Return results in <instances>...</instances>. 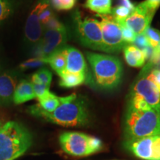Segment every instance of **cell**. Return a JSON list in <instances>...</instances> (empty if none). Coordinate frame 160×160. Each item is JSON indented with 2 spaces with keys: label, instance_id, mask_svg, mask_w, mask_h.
<instances>
[{
  "label": "cell",
  "instance_id": "obj_1",
  "mask_svg": "<svg viewBox=\"0 0 160 160\" xmlns=\"http://www.w3.org/2000/svg\"><path fill=\"white\" fill-rule=\"evenodd\" d=\"M28 112L36 117L65 127L84 126L88 123L89 120L85 100L76 93L60 97V105L51 113L44 111L38 104L30 106Z\"/></svg>",
  "mask_w": 160,
  "mask_h": 160
},
{
  "label": "cell",
  "instance_id": "obj_2",
  "mask_svg": "<svg viewBox=\"0 0 160 160\" xmlns=\"http://www.w3.org/2000/svg\"><path fill=\"white\" fill-rule=\"evenodd\" d=\"M124 135L125 140L160 135V113L153 108L139 110L128 105Z\"/></svg>",
  "mask_w": 160,
  "mask_h": 160
},
{
  "label": "cell",
  "instance_id": "obj_3",
  "mask_svg": "<svg viewBox=\"0 0 160 160\" xmlns=\"http://www.w3.org/2000/svg\"><path fill=\"white\" fill-rule=\"evenodd\" d=\"M86 57L93 71L94 85L106 91H111L119 85L123 68L118 58L91 52H87Z\"/></svg>",
  "mask_w": 160,
  "mask_h": 160
},
{
  "label": "cell",
  "instance_id": "obj_4",
  "mask_svg": "<svg viewBox=\"0 0 160 160\" xmlns=\"http://www.w3.org/2000/svg\"><path fill=\"white\" fill-rule=\"evenodd\" d=\"M32 135L25 126L10 121L0 127V160L17 159L32 145Z\"/></svg>",
  "mask_w": 160,
  "mask_h": 160
},
{
  "label": "cell",
  "instance_id": "obj_5",
  "mask_svg": "<svg viewBox=\"0 0 160 160\" xmlns=\"http://www.w3.org/2000/svg\"><path fill=\"white\" fill-rule=\"evenodd\" d=\"M59 140L63 151L73 157H87L102 148L99 139L80 132H64L60 134Z\"/></svg>",
  "mask_w": 160,
  "mask_h": 160
},
{
  "label": "cell",
  "instance_id": "obj_6",
  "mask_svg": "<svg viewBox=\"0 0 160 160\" xmlns=\"http://www.w3.org/2000/svg\"><path fill=\"white\" fill-rule=\"evenodd\" d=\"M76 31L80 42L85 47L102 51V33L100 22L92 18L82 19L79 12L74 15Z\"/></svg>",
  "mask_w": 160,
  "mask_h": 160
},
{
  "label": "cell",
  "instance_id": "obj_7",
  "mask_svg": "<svg viewBox=\"0 0 160 160\" xmlns=\"http://www.w3.org/2000/svg\"><path fill=\"white\" fill-rule=\"evenodd\" d=\"M98 16L102 19L100 24L102 33V51L108 53H119L129 45L123 39L121 25L111 14Z\"/></svg>",
  "mask_w": 160,
  "mask_h": 160
},
{
  "label": "cell",
  "instance_id": "obj_8",
  "mask_svg": "<svg viewBox=\"0 0 160 160\" xmlns=\"http://www.w3.org/2000/svg\"><path fill=\"white\" fill-rule=\"evenodd\" d=\"M159 5L151 0H145L135 6L134 10L125 19L118 22L131 28L137 35L145 33L150 27L157 10Z\"/></svg>",
  "mask_w": 160,
  "mask_h": 160
},
{
  "label": "cell",
  "instance_id": "obj_9",
  "mask_svg": "<svg viewBox=\"0 0 160 160\" xmlns=\"http://www.w3.org/2000/svg\"><path fill=\"white\" fill-rule=\"evenodd\" d=\"M125 148L144 160H160V135L125 140Z\"/></svg>",
  "mask_w": 160,
  "mask_h": 160
},
{
  "label": "cell",
  "instance_id": "obj_10",
  "mask_svg": "<svg viewBox=\"0 0 160 160\" xmlns=\"http://www.w3.org/2000/svg\"><path fill=\"white\" fill-rule=\"evenodd\" d=\"M137 82L132 87L130 96L143 99L150 107L160 113V91L148 77L142 72Z\"/></svg>",
  "mask_w": 160,
  "mask_h": 160
},
{
  "label": "cell",
  "instance_id": "obj_11",
  "mask_svg": "<svg viewBox=\"0 0 160 160\" xmlns=\"http://www.w3.org/2000/svg\"><path fill=\"white\" fill-rule=\"evenodd\" d=\"M68 41L66 28L59 30H44L39 46L37 48L39 57L48 58L53 53L62 49Z\"/></svg>",
  "mask_w": 160,
  "mask_h": 160
},
{
  "label": "cell",
  "instance_id": "obj_12",
  "mask_svg": "<svg viewBox=\"0 0 160 160\" xmlns=\"http://www.w3.org/2000/svg\"><path fill=\"white\" fill-rule=\"evenodd\" d=\"M49 2V0H39L28 15L25 24V35L26 40L30 45L36 46L41 42L44 27L39 20V15Z\"/></svg>",
  "mask_w": 160,
  "mask_h": 160
},
{
  "label": "cell",
  "instance_id": "obj_13",
  "mask_svg": "<svg viewBox=\"0 0 160 160\" xmlns=\"http://www.w3.org/2000/svg\"><path fill=\"white\" fill-rule=\"evenodd\" d=\"M66 58L67 64L65 72L85 75L88 79V83L94 84L89 74L85 58L79 50L75 48L66 46Z\"/></svg>",
  "mask_w": 160,
  "mask_h": 160
},
{
  "label": "cell",
  "instance_id": "obj_14",
  "mask_svg": "<svg viewBox=\"0 0 160 160\" xmlns=\"http://www.w3.org/2000/svg\"><path fill=\"white\" fill-rule=\"evenodd\" d=\"M17 81L13 76L8 73L0 75V105L8 106L13 102V95Z\"/></svg>",
  "mask_w": 160,
  "mask_h": 160
},
{
  "label": "cell",
  "instance_id": "obj_15",
  "mask_svg": "<svg viewBox=\"0 0 160 160\" xmlns=\"http://www.w3.org/2000/svg\"><path fill=\"white\" fill-rule=\"evenodd\" d=\"M35 98L36 95L31 82L22 80L16 87L13 95V102L16 105H20Z\"/></svg>",
  "mask_w": 160,
  "mask_h": 160
},
{
  "label": "cell",
  "instance_id": "obj_16",
  "mask_svg": "<svg viewBox=\"0 0 160 160\" xmlns=\"http://www.w3.org/2000/svg\"><path fill=\"white\" fill-rule=\"evenodd\" d=\"M123 51L126 62L130 66L140 68L145 65V60L147 59L145 52L136 45L129 44L124 48Z\"/></svg>",
  "mask_w": 160,
  "mask_h": 160
},
{
  "label": "cell",
  "instance_id": "obj_17",
  "mask_svg": "<svg viewBox=\"0 0 160 160\" xmlns=\"http://www.w3.org/2000/svg\"><path fill=\"white\" fill-rule=\"evenodd\" d=\"M67 46V45H66ZM66 46L62 49L59 50L50 57L45 58L47 63L49 64L52 69L61 77L65 72L66 64H67V58H66Z\"/></svg>",
  "mask_w": 160,
  "mask_h": 160
},
{
  "label": "cell",
  "instance_id": "obj_18",
  "mask_svg": "<svg viewBox=\"0 0 160 160\" xmlns=\"http://www.w3.org/2000/svg\"><path fill=\"white\" fill-rule=\"evenodd\" d=\"M85 82H88V79L85 75L65 72L60 77L59 85L65 88H75L81 85Z\"/></svg>",
  "mask_w": 160,
  "mask_h": 160
},
{
  "label": "cell",
  "instance_id": "obj_19",
  "mask_svg": "<svg viewBox=\"0 0 160 160\" xmlns=\"http://www.w3.org/2000/svg\"><path fill=\"white\" fill-rule=\"evenodd\" d=\"M85 6L99 15H108L112 11L111 0H86Z\"/></svg>",
  "mask_w": 160,
  "mask_h": 160
},
{
  "label": "cell",
  "instance_id": "obj_20",
  "mask_svg": "<svg viewBox=\"0 0 160 160\" xmlns=\"http://www.w3.org/2000/svg\"><path fill=\"white\" fill-rule=\"evenodd\" d=\"M38 105L44 111L51 113L54 111L60 105V97L50 92L47 97L39 100Z\"/></svg>",
  "mask_w": 160,
  "mask_h": 160
},
{
  "label": "cell",
  "instance_id": "obj_21",
  "mask_svg": "<svg viewBox=\"0 0 160 160\" xmlns=\"http://www.w3.org/2000/svg\"><path fill=\"white\" fill-rule=\"evenodd\" d=\"M52 80V73L47 68H42L32 76L31 82L43 84L50 87Z\"/></svg>",
  "mask_w": 160,
  "mask_h": 160
},
{
  "label": "cell",
  "instance_id": "obj_22",
  "mask_svg": "<svg viewBox=\"0 0 160 160\" xmlns=\"http://www.w3.org/2000/svg\"><path fill=\"white\" fill-rule=\"evenodd\" d=\"M14 9L13 0H0V24L11 17Z\"/></svg>",
  "mask_w": 160,
  "mask_h": 160
},
{
  "label": "cell",
  "instance_id": "obj_23",
  "mask_svg": "<svg viewBox=\"0 0 160 160\" xmlns=\"http://www.w3.org/2000/svg\"><path fill=\"white\" fill-rule=\"evenodd\" d=\"M47 63V60L43 57H34L29 59L26 61L23 62L19 65V68L22 71H25L28 69L37 68L45 65Z\"/></svg>",
  "mask_w": 160,
  "mask_h": 160
},
{
  "label": "cell",
  "instance_id": "obj_24",
  "mask_svg": "<svg viewBox=\"0 0 160 160\" xmlns=\"http://www.w3.org/2000/svg\"><path fill=\"white\" fill-rule=\"evenodd\" d=\"M145 35L148 40L150 45L153 49L156 48L160 43V31L153 28H148L145 32Z\"/></svg>",
  "mask_w": 160,
  "mask_h": 160
},
{
  "label": "cell",
  "instance_id": "obj_25",
  "mask_svg": "<svg viewBox=\"0 0 160 160\" xmlns=\"http://www.w3.org/2000/svg\"><path fill=\"white\" fill-rule=\"evenodd\" d=\"M132 11H133L125 7V6L119 5L117 7L114 8L113 9H112L111 15L113 16L117 22H119L125 19L126 18L131 14Z\"/></svg>",
  "mask_w": 160,
  "mask_h": 160
},
{
  "label": "cell",
  "instance_id": "obj_26",
  "mask_svg": "<svg viewBox=\"0 0 160 160\" xmlns=\"http://www.w3.org/2000/svg\"><path fill=\"white\" fill-rule=\"evenodd\" d=\"M33 84V88L36 95V98H37L38 101L47 97L50 93V87H48V86L43 85V84Z\"/></svg>",
  "mask_w": 160,
  "mask_h": 160
},
{
  "label": "cell",
  "instance_id": "obj_27",
  "mask_svg": "<svg viewBox=\"0 0 160 160\" xmlns=\"http://www.w3.org/2000/svg\"><path fill=\"white\" fill-rule=\"evenodd\" d=\"M76 1L77 0H52V4L56 9L62 11L73 8Z\"/></svg>",
  "mask_w": 160,
  "mask_h": 160
},
{
  "label": "cell",
  "instance_id": "obj_28",
  "mask_svg": "<svg viewBox=\"0 0 160 160\" xmlns=\"http://www.w3.org/2000/svg\"><path fill=\"white\" fill-rule=\"evenodd\" d=\"M122 27V37L126 43L131 44L133 43L135 41L137 34L133 32L131 28L124 25V24H120Z\"/></svg>",
  "mask_w": 160,
  "mask_h": 160
},
{
  "label": "cell",
  "instance_id": "obj_29",
  "mask_svg": "<svg viewBox=\"0 0 160 160\" xmlns=\"http://www.w3.org/2000/svg\"><path fill=\"white\" fill-rule=\"evenodd\" d=\"M53 16V12H52L51 5H50L49 2L45 8H44V9L42 11L41 13H40L39 15V20L40 22H41V23L42 24L43 27L47 24L48 22L49 21L50 19H51Z\"/></svg>",
  "mask_w": 160,
  "mask_h": 160
},
{
  "label": "cell",
  "instance_id": "obj_30",
  "mask_svg": "<svg viewBox=\"0 0 160 160\" xmlns=\"http://www.w3.org/2000/svg\"><path fill=\"white\" fill-rule=\"evenodd\" d=\"M133 43H135V45L137 46V48H139V49L142 50V51L145 48H147L151 47L145 33L137 35Z\"/></svg>",
  "mask_w": 160,
  "mask_h": 160
},
{
  "label": "cell",
  "instance_id": "obj_31",
  "mask_svg": "<svg viewBox=\"0 0 160 160\" xmlns=\"http://www.w3.org/2000/svg\"><path fill=\"white\" fill-rule=\"evenodd\" d=\"M65 27V25H63L62 23H61L58 20L57 18H56L54 16H53L48 22L47 24L44 26V30L46 29H51V30H59L62 29Z\"/></svg>",
  "mask_w": 160,
  "mask_h": 160
},
{
  "label": "cell",
  "instance_id": "obj_32",
  "mask_svg": "<svg viewBox=\"0 0 160 160\" xmlns=\"http://www.w3.org/2000/svg\"><path fill=\"white\" fill-rule=\"evenodd\" d=\"M148 77L160 91V69H153L148 73Z\"/></svg>",
  "mask_w": 160,
  "mask_h": 160
},
{
  "label": "cell",
  "instance_id": "obj_33",
  "mask_svg": "<svg viewBox=\"0 0 160 160\" xmlns=\"http://www.w3.org/2000/svg\"><path fill=\"white\" fill-rule=\"evenodd\" d=\"M120 2H121L122 4L121 5L125 6V7L128 8L131 10V11H133V10H134L135 6L133 5V4L132 3L130 0H120Z\"/></svg>",
  "mask_w": 160,
  "mask_h": 160
},
{
  "label": "cell",
  "instance_id": "obj_34",
  "mask_svg": "<svg viewBox=\"0 0 160 160\" xmlns=\"http://www.w3.org/2000/svg\"><path fill=\"white\" fill-rule=\"evenodd\" d=\"M153 56H159L160 57V43L159 44V45L157 46L156 48L153 49Z\"/></svg>",
  "mask_w": 160,
  "mask_h": 160
},
{
  "label": "cell",
  "instance_id": "obj_35",
  "mask_svg": "<svg viewBox=\"0 0 160 160\" xmlns=\"http://www.w3.org/2000/svg\"><path fill=\"white\" fill-rule=\"evenodd\" d=\"M151 1L154 2H155V3H157V4H158V5H159L160 6V0H151Z\"/></svg>",
  "mask_w": 160,
  "mask_h": 160
},
{
  "label": "cell",
  "instance_id": "obj_36",
  "mask_svg": "<svg viewBox=\"0 0 160 160\" xmlns=\"http://www.w3.org/2000/svg\"><path fill=\"white\" fill-rule=\"evenodd\" d=\"M15 159H8V160H14Z\"/></svg>",
  "mask_w": 160,
  "mask_h": 160
},
{
  "label": "cell",
  "instance_id": "obj_37",
  "mask_svg": "<svg viewBox=\"0 0 160 160\" xmlns=\"http://www.w3.org/2000/svg\"><path fill=\"white\" fill-rule=\"evenodd\" d=\"M0 127H1V122H0Z\"/></svg>",
  "mask_w": 160,
  "mask_h": 160
}]
</instances>
